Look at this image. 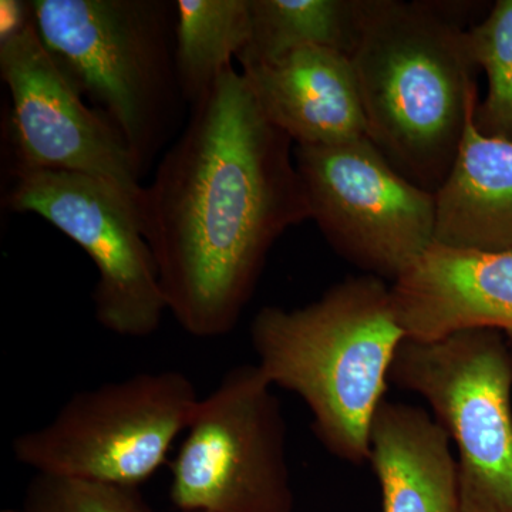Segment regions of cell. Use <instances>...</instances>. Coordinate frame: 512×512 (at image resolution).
Here are the masks:
<instances>
[{"instance_id": "cell-10", "label": "cell", "mask_w": 512, "mask_h": 512, "mask_svg": "<svg viewBox=\"0 0 512 512\" xmlns=\"http://www.w3.org/2000/svg\"><path fill=\"white\" fill-rule=\"evenodd\" d=\"M0 77L10 94L12 165L103 178L140 200L143 171L120 131L90 109L50 55L32 12L0 39Z\"/></svg>"}, {"instance_id": "cell-6", "label": "cell", "mask_w": 512, "mask_h": 512, "mask_svg": "<svg viewBox=\"0 0 512 512\" xmlns=\"http://www.w3.org/2000/svg\"><path fill=\"white\" fill-rule=\"evenodd\" d=\"M389 382L420 394L458 451L461 512H512V353L500 330L406 339Z\"/></svg>"}, {"instance_id": "cell-19", "label": "cell", "mask_w": 512, "mask_h": 512, "mask_svg": "<svg viewBox=\"0 0 512 512\" xmlns=\"http://www.w3.org/2000/svg\"><path fill=\"white\" fill-rule=\"evenodd\" d=\"M507 340H508V346H510V350L512 353V335H507Z\"/></svg>"}, {"instance_id": "cell-2", "label": "cell", "mask_w": 512, "mask_h": 512, "mask_svg": "<svg viewBox=\"0 0 512 512\" xmlns=\"http://www.w3.org/2000/svg\"><path fill=\"white\" fill-rule=\"evenodd\" d=\"M463 6L367 0L350 56L367 138L403 177L434 194L480 101Z\"/></svg>"}, {"instance_id": "cell-11", "label": "cell", "mask_w": 512, "mask_h": 512, "mask_svg": "<svg viewBox=\"0 0 512 512\" xmlns=\"http://www.w3.org/2000/svg\"><path fill=\"white\" fill-rule=\"evenodd\" d=\"M404 336L434 342L493 329L512 335V249L480 251L433 244L392 284Z\"/></svg>"}, {"instance_id": "cell-3", "label": "cell", "mask_w": 512, "mask_h": 512, "mask_svg": "<svg viewBox=\"0 0 512 512\" xmlns=\"http://www.w3.org/2000/svg\"><path fill=\"white\" fill-rule=\"evenodd\" d=\"M404 340L392 285L372 275L345 279L303 308L265 306L251 323L269 382L298 394L320 443L352 464L369 461L370 426Z\"/></svg>"}, {"instance_id": "cell-9", "label": "cell", "mask_w": 512, "mask_h": 512, "mask_svg": "<svg viewBox=\"0 0 512 512\" xmlns=\"http://www.w3.org/2000/svg\"><path fill=\"white\" fill-rule=\"evenodd\" d=\"M295 163L330 247L383 281H396L434 242L436 194L403 177L367 137L295 146Z\"/></svg>"}, {"instance_id": "cell-13", "label": "cell", "mask_w": 512, "mask_h": 512, "mask_svg": "<svg viewBox=\"0 0 512 512\" xmlns=\"http://www.w3.org/2000/svg\"><path fill=\"white\" fill-rule=\"evenodd\" d=\"M439 421L412 404L384 400L370 426L369 463L383 512H461L458 464Z\"/></svg>"}, {"instance_id": "cell-17", "label": "cell", "mask_w": 512, "mask_h": 512, "mask_svg": "<svg viewBox=\"0 0 512 512\" xmlns=\"http://www.w3.org/2000/svg\"><path fill=\"white\" fill-rule=\"evenodd\" d=\"M467 45L488 86L474 124L484 136L512 141V0H497L484 19L471 25Z\"/></svg>"}, {"instance_id": "cell-1", "label": "cell", "mask_w": 512, "mask_h": 512, "mask_svg": "<svg viewBox=\"0 0 512 512\" xmlns=\"http://www.w3.org/2000/svg\"><path fill=\"white\" fill-rule=\"evenodd\" d=\"M138 211L168 312L198 339L235 329L275 242L312 220L295 143L234 67L192 104Z\"/></svg>"}, {"instance_id": "cell-18", "label": "cell", "mask_w": 512, "mask_h": 512, "mask_svg": "<svg viewBox=\"0 0 512 512\" xmlns=\"http://www.w3.org/2000/svg\"><path fill=\"white\" fill-rule=\"evenodd\" d=\"M19 512H150L137 487L36 474Z\"/></svg>"}, {"instance_id": "cell-14", "label": "cell", "mask_w": 512, "mask_h": 512, "mask_svg": "<svg viewBox=\"0 0 512 512\" xmlns=\"http://www.w3.org/2000/svg\"><path fill=\"white\" fill-rule=\"evenodd\" d=\"M474 114L467 121L453 167L436 192L434 242L508 251L512 249V141L484 136L474 124Z\"/></svg>"}, {"instance_id": "cell-12", "label": "cell", "mask_w": 512, "mask_h": 512, "mask_svg": "<svg viewBox=\"0 0 512 512\" xmlns=\"http://www.w3.org/2000/svg\"><path fill=\"white\" fill-rule=\"evenodd\" d=\"M241 73L265 116L295 146H333L367 137L349 56L302 47L272 63L241 67Z\"/></svg>"}, {"instance_id": "cell-15", "label": "cell", "mask_w": 512, "mask_h": 512, "mask_svg": "<svg viewBox=\"0 0 512 512\" xmlns=\"http://www.w3.org/2000/svg\"><path fill=\"white\" fill-rule=\"evenodd\" d=\"M367 0H251V39L239 66H258L316 46L352 56L365 23Z\"/></svg>"}, {"instance_id": "cell-8", "label": "cell", "mask_w": 512, "mask_h": 512, "mask_svg": "<svg viewBox=\"0 0 512 512\" xmlns=\"http://www.w3.org/2000/svg\"><path fill=\"white\" fill-rule=\"evenodd\" d=\"M6 205L39 215L90 256L100 326L123 338L157 332L167 301L136 197L103 178L12 165Z\"/></svg>"}, {"instance_id": "cell-5", "label": "cell", "mask_w": 512, "mask_h": 512, "mask_svg": "<svg viewBox=\"0 0 512 512\" xmlns=\"http://www.w3.org/2000/svg\"><path fill=\"white\" fill-rule=\"evenodd\" d=\"M177 370L138 373L73 394L55 419L13 440V456L37 474L137 487L157 473L197 404Z\"/></svg>"}, {"instance_id": "cell-4", "label": "cell", "mask_w": 512, "mask_h": 512, "mask_svg": "<svg viewBox=\"0 0 512 512\" xmlns=\"http://www.w3.org/2000/svg\"><path fill=\"white\" fill-rule=\"evenodd\" d=\"M37 33L60 69L126 140L143 174L184 103L174 59V2L32 0Z\"/></svg>"}, {"instance_id": "cell-16", "label": "cell", "mask_w": 512, "mask_h": 512, "mask_svg": "<svg viewBox=\"0 0 512 512\" xmlns=\"http://www.w3.org/2000/svg\"><path fill=\"white\" fill-rule=\"evenodd\" d=\"M251 39V0L174 2V59L184 103H197Z\"/></svg>"}, {"instance_id": "cell-7", "label": "cell", "mask_w": 512, "mask_h": 512, "mask_svg": "<svg viewBox=\"0 0 512 512\" xmlns=\"http://www.w3.org/2000/svg\"><path fill=\"white\" fill-rule=\"evenodd\" d=\"M258 365L229 370L202 397L171 463L184 512H293L282 404Z\"/></svg>"}]
</instances>
